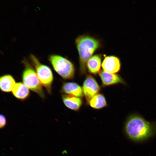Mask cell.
Here are the masks:
<instances>
[{"instance_id": "obj_1", "label": "cell", "mask_w": 156, "mask_h": 156, "mask_svg": "<svg viewBox=\"0 0 156 156\" xmlns=\"http://www.w3.org/2000/svg\"><path fill=\"white\" fill-rule=\"evenodd\" d=\"M125 130L131 140L142 141L155 133L156 124L147 122L140 116L132 115L128 118L125 123Z\"/></svg>"}, {"instance_id": "obj_2", "label": "cell", "mask_w": 156, "mask_h": 156, "mask_svg": "<svg viewBox=\"0 0 156 156\" xmlns=\"http://www.w3.org/2000/svg\"><path fill=\"white\" fill-rule=\"evenodd\" d=\"M75 44L79 55L80 71L86 72L87 64L92 55L101 46L100 40L88 35H79L75 40Z\"/></svg>"}, {"instance_id": "obj_3", "label": "cell", "mask_w": 156, "mask_h": 156, "mask_svg": "<svg viewBox=\"0 0 156 156\" xmlns=\"http://www.w3.org/2000/svg\"><path fill=\"white\" fill-rule=\"evenodd\" d=\"M49 60L55 71L63 78L73 79L75 68L73 63L67 58L57 54L49 56Z\"/></svg>"}, {"instance_id": "obj_4", "label": "cell", "mask_w": 156, "mask_h": 156, "mask_svg": "<svg viewBox=\"0 0 156 156\" xmlns=\"http://www.w3.org/2000/svg\"><path fill=\"white\" fill-rule=\"evenodd\" d=\"M25 68L22 74L23 83L30 90L44 98L45 95L41 84L36 71L27 61H23Z\"/></svg>"}, {"instance_id": "obj_5", "label": "cell", "mask_w": 156, "mask_h": 156, "mask_svg": "<svg viewBox=\"0 0 156 156\" xmlns=\"http://www.w3.org/2000/svg\"><path fill=\"white\" fill-rule=\"evenodd\" d=\"M31 62L35 69L37 75L42 85L49 93L51 90L53 76L51 68L48 66L40 63L37 57L31 54L30 56Z\"/></svg>"}, {"instance_id": "obj_6", "label": "cell", "mask_w": 156, "mask_h": 156, "mask_svg": "<svg viewBox=\"0 0 156 156\" xmlns=\"http://www.w3.org/2000/svg\"><path fill=\"white\" fill-rule=\"evenodd\" d=\"M100 90V87L94 78L91 75L87 76L83 83L82 90L88 102L98 94Z\"/></svg>"}, {"instance_id": "obj_7", "label": "cell", "mask_w": 156, "mask_h": 156, "mask_svg": "<svg viewBox=\"0 0 156 156\" xmlns=\"http://www.w3.org/2000/svg\"><path fill=\"white\" fill-rule=\"evenodd\" d=\"M101 66L104 71L110 73H115L120 69V61L115 56H107L104 58Z\"/></svg>"}, {"instance_id": "obj_8", "label": "cell", "mask_w": 156, "mask_h": 156, "mask_svg": "<svg viewBox=\"0 0 156 156\" xmlns=\"http://www.w3.org/2000/svg\"><path fill=\"white\" fill-rule=\"evenodd\" d=\"M61 91L68 95L79 98L82 97L83 95L82 88L78 84L74 82L64 83L62 86Z\"/></svg>"}, {"instance_id": "obj_9", "label": "cell", "mask_w": 156, "mask_h": 156, "mask_svg": "<svg viewBox=\"0 0 156 156\" xmlns=\"http://www.w3.org/2000/svg\"><path fill=\"white\" fill-rule=\"evenodd\" d=\"M99 76L103 85L110 86L119 83H123V81L119 75L109 73L101 70L99 73Z\"/></svg>"}, {"instance_id": "obj_10", "label": "cell", "mask_w": 156, "mask_h": 156, "mask_svg": "<svg viewBox=\"0 0 156 156\" xmlns=\"http://www.w3.org/2000/svg\"><path fill=\"white\" fill-rule=\"evenodd\" d=\"M62 99L65 106L68 108L74 111L78 110L82 104V101L79 97L64 94L62 95Z\"/></svg>"}, {"instance_id": "obj_11", "label": "cell", "mask_w": 156, "mask_h": 156, "mask_svg": "<svg viewBox=\"0 0 156 156\" xmlns=\"http://www.w3.org/2000/svg\"><path fill=\"white\" fill-rule=\"evenodd\" d=\"M102 56L100 54L94 55L88 61L87 68L91 73L95 75L99 72L101 67Z\"/></svg>"}, {"instance_id": "obj_12", "label": "cell", "mask_w": 156, "mask_h": 156, "mask_svg": "<svg viewBox=\"0 0 156 156\" xmlns=\"http://www.w3.org/2000/svg\"><path fill=\"white\" fill-rule=\"evenodd\" d=\"M13 95L16 98L24 100L27 99L30 94L29 89L23 83H16L12 90Z\"/></svg>"}, {"instance_id": "obj_13", "label": "cell", "mask_w": 156, "mask_h": 156, "mask_svg": "<svg viewBox=\"0 0 156 156\" xmlns=\"http://www.w3.org/2000/svg\"><path fill=\"white\" fill-rule=\"evenodd\" d=\"M16 84L14 78L10 75H5L0 77V87L3 92H9L12 91Z\"/></svg>"}, {"instance_id": "obj_14", "label": "cell", "mask_w": 156, "mask_h": 156, "mask_svg": "<svg viewBox=\"0 0 156 156\" xmlns=\"http://www.w3.org/2000/svg\"><path fill=\"white\" fill-rule=\"evenodd\" d=\"M90 106L95 109H100L106 107L107 102L104 95L98 94L92 97L88 101Z\"/></svg>"}, {"instance_id": "obj_15", "label": "cell", "mask_w": 156, "mask_h": 156, "mask_svg": "<svg viewBox=\"0 0 156 156\" xmlns=\"http://www.w3.org/2000/svg\"><path fill=\"white\" fill-rule=\"evenodd\" d=\"M7 122L5 116L3 114L0 115V128H4L6 125Z\"/></svg>"}]
</instances>
